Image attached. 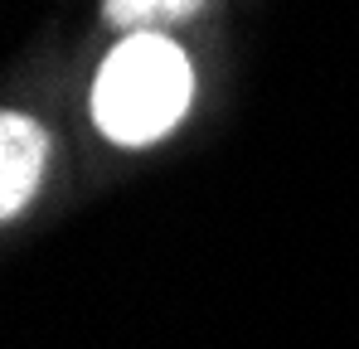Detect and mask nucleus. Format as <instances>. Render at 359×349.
<instances>
[{
	"label": "nucleus",
	"mask_w": 359,
	"mask_h": 349,
	"mask_svg": "<svg viewBox=\"0 0 359 349\" xmlns=\"http://www.w3.org/2000/svg\"><path fill=\"white\" fill-rule=\"evenodd\" d=\"M194 97V68L165 34H131L93 78V121L117 146H156Z\"/></svg>",
	"instance_id": "nucleus-1"
},
{
	"label": "nucleus",
	"mask_w": 359,
	"mask_h": 349,
	"mask_svg": "<svg viewBox=\"0 0 359 349\" xmlns=\"http://www.w3.org/2000/svg\"><path fill=\"white\" fill-rule=\"evenodd\" d=\"M204 0H102V20L112 29H131V34H161L170 25H184L199 15Z\"/></svg>",
	"instance_id": "nucleus-3"
},
{
	"label": "nucleus",
	"mask_w": 359,
	"mask_h": 349,
	"mask_svg": "<svg viewBox=\"0 0 359 349\" xmlns=\"http://www.w3.org/2000/svg\"><path fill=\"white\" fill-rule=\"evenodd\" d=\"M44 160H49L44 126L20 112L0 116V214L5 219H15L34 199V189L44 179Z\"/></svg>",
	"instance_id": "nucleus-2"
}]
</instances>
